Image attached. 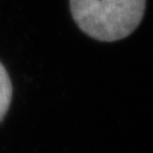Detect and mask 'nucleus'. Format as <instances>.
Wrapping results in <instances>:
<instances>
[{
	"mask_svg": "<svg viewBox=\"0 0 153 153\" xmlns=\"http://www.w3.org/2000/svg\"><path fill=\"white\" fill-rule=\"evenodd\" d=\"M70 11L80 29L101 42L129 36L140 24L146 0H69Z\"/></svg>",
	"mask_w": 153,
	"mask_h": 153,
	"instance_id": "obj_1",
	"label": "nucleus"
},
{
	"mask_svg": "<svg viewBox=\"0 0 153 153\" xmlns=\"http://www.w3.org/2000/svg\"><path fill=\"white\" fill-rule=\"evenodd\" d=\"M12 99V83L9 74L1 63H0V121L9 110Z\"/></svg>",
	"mask_w": 153,
	"mask_h": 153,
	"instance_id": "obj_2",
	"label": "nucleus"
}]
</instances>
